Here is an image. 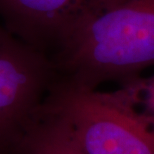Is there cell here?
<instances>
[{"label":"cell","instance_id":"cell-1","mask_svg":"<svg viewBox=\"0 0 154 154\" xmlns=\"http://www.w3.org/2000/svg\"><path fill=\"white\" fill-rule=\"evenodd\" d=\"M55 70L65 81L97 89L154 66V0H117L78 21L58 43Z\"/></svg>","mask_w":154,"mask_h":154},{"label":"cell","instance_id":"cell-2","mask_svg":"<svg viewBox=\"0 0 154 154\" xmlns=\"http://www.w3.org/2000/svg\"><path fill=\"white\" fill-rule=\"evenodd\" d=\"M41 107L87 154H154V129L110 91L54 82Z\"/></svg>","mask_w":154,"mask_h":154},{"label":"cell","instance_id":"cell-3","mask_svg":"<svg viewBox=\"0 0 154 154\" xmlns=\"http://www.w3.org/2000/svg\"><path fill=\"white\" fill-rule=\"evenodd\" d=\"M41 52L0 26V154H10L34 117L55 74Z\"/></svg>","mask_w":154,"mask_h":154},{"label":"cell","instance_id":"cell-4","mask_svg":"<svg viewBox=\"0 0 154 154\" xmlns=\"http://www.w3.org/2000/svg\"><path fill=\"white\" fill-rule=\"evenodd\" d=\"M117 0H0V8L17 28L35 39L62 37L83 18Z\"/></svg>","mask_w":154,"mask_h":154},{"label":"cell","instance_id":"cell-5","mask_svg":"<svg viewBox=\"0 0 154 154\" xmlns=\"http://www.w3.org/2000/svg\"><path fill=\"white\" fill-rule=\"evenodd\" d=\"M10 154H87L65 124L39 107Z\"/></svg>","mask_w":154,"mask_h":154},{"label":"cell","instance_id":"cell-6","mask_svg":"<svg viewBox=\"0 0 154 154\" xmlns=\"http://www.w3.org/2000/svg\"><path fill=\"white\" fill-rule=\"evenodd\" d=\"M110 92L154 129V74L124 80L118 88Z\"/></svg>","mask_w":154,"mask_h":154}]
</instances>
